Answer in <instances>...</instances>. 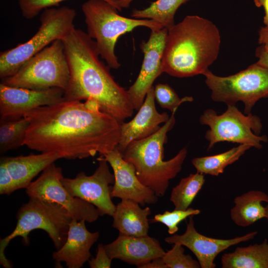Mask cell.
<instances>
[{
    "mask_svg": "<svg viewBox=\"0 0 268 268\" xmlns=\"http://www.w3.org/2000/svg\"><path fill=\"white\" fill-rule=\"evenodd\" d=\"M65 0H18V4L22 15L25 19H31L45 9L59 5ZM104 0L116 7L114 0Z\"/></svg>",
    "mask_w": 268,
    "mask_h": 268,
    "instance_id": "cell-31",
    "label": "cell"
},
{
    "mask_svg": "<svg viewBox=\"0 0 268 268\" xmlns=\"http://www.w3.org/2000/svg\"><path fill=\"white\" fill-rule=\"evenodd\" d=\"M221 37L217 26L198 15H187L168 29L162 72L177 77L203 75L217 59Z\"/></svg>",
    "mask_w": 268,
    "mask_h": 268,
    "instance_id": "cell-3",
    "label": "cell"
},
{
    "mask_svg": "<svg viewBox=\"0 0 268 268\" xmlns=\"http://www.w3.org/2000/svg\"><path fill=\"white\" fill-rule=\"evenodd\" d=\"M264 202H268V195L261 191L251 190L236 197L230 210L232 220L237 225L245 227L266 218Z\"/></svg>",
    "mask_w": 268,
    "mask_h": 268,
    "instance_id": "cell-22",
    "label": "cell"
},
{
    "mask_svg": "<svg viewBox=\"0 0 268 268\" xmlns=\"http://www.w3.org/2000/svg\"><path fill=\"white\" fill-rule=\"evenodd\" d=\"M85 222L71 219L65 243L52 255L57 264L65 262L68 268H80L89 260L90 249L98 240L99 233L89 231Z\"/></svg>",
    "mask_w": 268,
    "mask_h": 268,
    "instance_id": "cell-20",
    "label": "cell"
},
{
    "mask_svg": "<svg viewBox=\"0 0 268 268\" xmlns=\"http://www.w3.org/2000/svg\"><path fill=\"white\" fill-rule=\"evenodd\" d=\"M256 56L258 59L256 63L268 69V51L261 45L256 50Z\"/></svg>",
    "mask_w": 268,
    "mask_h": 268,
    "instance_id": "cell-33",
    "label": "cell"
},
{
    "mask_svg": "<svg viewBox=\"0 0 268 268\" xmlns=\"http://www.w3.org/2000/svg\"><path fill=\"white\" fill-rule=\"evenodd\" d=\"M139 203L131 200H122L117 205L112 216V226L119 234L136 237L148 235L151 214L149 207L141 208Z\"/></svg>",
    "mask_w": 268,
    "mask_h": 268,
    "instance_id": "cell-21",
    "label": "cell"
},
{
    "mask_svg": "<svg viewBox=\"0 0 268 268\" xmlns=\"http://www.w3.org/2000/svg\"><path fill=\"white\" fill-rule=\"evenodd\" d=\"M204 182V175L198 172L182 178L179 184L172 189L170 198L175 209H188Z\"/></svg>",
    "mask_w": 268,
    "mask_h": 268,
    "instance_id": "cell-27",
    "label": "cell"
},
{
    "mask_svg": "<svg viewBox=\"0 0 268 268\" xmlns=\"http://www.w3.org/2000/svg\"><path fill=\"white\" fill-rule=\"evenodd\" d=\"M257 7H263L265 10L264 23L265 26H268V0H254Z\"/></svg>",
    "mask_w": 268,
    "mask_h": 268,
    "instance_id": "cell-36",
    "label": "cell"
},
{
    "mask_svg": "<svg viewBox=\"0 0 268 268\" xmlns=\"http://www.w3.org/2000/svg\"><path fill=\"white\" fill-rule=\"evenodd\" d=\"M70 71L62 40H56L28 60L13 75L2 79L11 86L31 89L57 87L64 90Z\"/></svg>",
    "mask_w": 268,
    "mask_h": 268,
    "instance_id": "cell-8",
    "label": "cell"
},
{
    "mask_svg": "<svg viewBox=\"0 0 268 268\" xmlns=\"http://www.w3.org/2000/svg\"><path fill=\"white\" fill-rule=\"evenodd\" d=\"M29 122L23 145L61 158L104 155L119 143L121 123L92 99L64 100L36 108L24 116Z\"/></svg>",
    "mask_w": 268,
    "mask_h": 268,
    "instance_id": "cell-1",
    "label": "cell"
},
{
    "mask_svg": "<svg viewBox=\"0 0 268 268\" xmlns=\"http://www.w3.org/2000/svg\"><path fill=\"white\" fill-rule=\"evenodd\" d=\"M155 100L160 106L167 109L171 112L177 110L183 102H191L192 97L186 96L180 98L175 90L168 84L158 83L154 87Z\"/></svg>",
    "mask_w": 268,
    "mask_h": 268,
    "instance_id": "cell-28",
    "label": "cell"
},
{
    "mask_svg": "<svg viewBox=\"0 0 268 268\" xmlns=\"http://www.w3.org/2000/svg\"><path fill=\"white\" fill-rule=\"evenodd\" d=\"M193 216L189 217L184 233L174 234L166 237L164 241L169 244L178 243L187 247L195 255L201 268H214V260L221 252L232 246L254 239L258 233L253 231L228 239L209 237L196 229Z\"/></svg>",
    "mask_w": 268,
    "mask_h": 268,
    "instance_id": "cell-16",
    "label": "cell"
},
{
    "mask_svg": "<svg viewBox=\"0 0 268 268\" xmlns=\"http://www.w3.org/2000/svg\"><path fill=\"white\" fill-rule=\"evenodd\" d=\"M75 10L67 6L43 10L37 32L26 42L0 54V78L14 74L36 54L56 40H62L74 28Z\"/></svg>",
    "mask_w": 268,
    "mask_h": 268,
    "instance_id": "cell-7",
    "label": "cell"
},
{
    "mask_svg": "<svg viewBox=\"0 0 268 268\" xmlns=\"http://www.w3.org/2000/svg\"><path fill=\"white\" fill-rule=\"evenodd\" d=\"M65 90L54 87L31 89L0 84V118L17 119L32 110L65 100Z\"/></svg>",
    "mask_w": 268,
    "mask_h": 268,
    "instance_id": "cell-15",
    "label": "cell"
},
{
    "mask_svg": "<svg viewBox=\"0 0 268 268\" xmlns=\"http://www.w3.org/2000/svg\"><path fill=\"white\" fill-rule=\"evenodd\" d=\"M152 86L146 94L144 102L134 118L121 124L120 137L117 147L122 153L132 141L149 137L157 132L160 125L170 118L166 112L159 113L156 108Z\"/></svg>",
    "mask_w": 268,
    "mask_h": 268,
    "instance_id": "cell-18",
    "label": "cell"
},
{
    "mask_svg": "<svg viewBox=\"0 0 268 268\" xmlns=\"http://www.w3.org/2000/svg\"><path fill=\"white\" fill-rule=\"evenodd\" d=\"M62 40L70 71L65 100H93L121 123L131 117L134 109L127 90L115 80L110 67L100 59L95 41L75 28Z\"/></svg>",
    "mask_w": 268,
    "mask_h": 268,
    "instance_id": "cell-2",
    "label": "cell"
},
{
    "mask_svg": "<svg viewBox=\"0 0 268 268\" xmlns=\"http://www.w3.org/2000/svg\"><path fill=\"white\" fill-rule=\"evenodd\" d=\"M134 0H114L116 7L118 11L122 8H128Z\"/></svg>",
    "mask_w": 268,
    "mask_h": 268,
    "instance_id": "cell-37",
    "label": "cell"
},
{
    "mask_svg": "<svg viewBox=\"0 0 268 268\" xmlns=\"http://www.w3.org/2000/svg\"><path fill=\"white\" fill-rule=\"evenodd\" d=\"M191 0H157L142 9H133L131 16L137 19L153 20L167 29L174 24V16L178 8Z\"/></svg>",
    "mask_w": 268,
    "mask_h": 268,
    "instance_id": "cell-25",
    "label": "cell"
},
{
    "mask_svg": "<svg viewBox=\"0 0 268 268\" xmlns=\"http://www.w3.org/2000/svg\"><path fill=\"white\" fill-rule=\"evenodd\" d=\"M104 248L111 259H119L139 268L153 259L162 257L165 253L158 240L148 235L136 237L119 234Z\"/></svg>",
    "mask_w": 268,
    "mask_h": 268,
    "instance_id": "cell-19",
    "label": "cell"
},
{
    "mask_svg": "<svg viewBox=\"0 0 268 268\" xmlns=\"http://www.w3.org/2000/svg\"><path fill=\"white\" fill-rule=\"evenodd\" d=\"M112 167L115 178L112 187V198L131 200L141 205L154 204L158 197L151 189L144 185L138 179L134 166L126 161L117 146L112 151L100 155Z\"/></svg>",
    "mask_w": 268,
    "mask_h": 268,
    "instance_id": "cell-17",
    "label": "cell"
},
{
    "mask_svg": "<svg viewBox=\"0 0 268 268\" xmlns=\"http://www.w3.org/2000/svg\"><path fill=\"white\" fill-rule=\"evenodd\" d=\"M167 33L165 28L151 31L147 41L140 45L143 54L141 67L135 81L127 90L134 110L139 109L154 81L163 73L162 59Z\"/></svg>",
    "mask_w": 268,
    "mask_h": 268,
    "instance_id": "cell-14",
    "label": "cell"
},
{
    "mask_svg": "<svg viewBox=\"0 0 268 268\" xmlns=\"http://www.w3.org/2000/svg\"><path fill=\"white\" fill-rule=\"evenodd\" d=\"M140 268H168L162 257L153 259L149 262L143 265Z\"/></svg>",
    "mask_w": 268,
    "mask_h": 268,
    "instance_id": "cell-35",
    "label": "cell"
},
{
    "mask_svg": "<svg viewBox=\"0 0 268 268\" xmlns=\"http://www.w3.org/2000/svg\"><path fill=\"white\" fill-rule=\"evenodd\" d=\"M17 224L13 231L0 240V264L5 268L12 267L4 250L9 242L17 236L22 238V242L29 245L28 235L36 229H41L48 234L57 250L65 243L72 219L67 211L61 205L44 201L38 198H29L18 209Z\"/></svg>",
    "mask_w": 268,
    "mask_h": 268,
    "instance_id": "cell-6",
    "label": "cell"
},
{
    "mask_svg": "<svg viewBox=\"0 0 268 268\" xmlns=\"http://www.w3.org/2000/svg\"><path fill=\"white\" fill-rule=\"evenodd\" d=\"M112 260L108 255L104 245L100 243L98 246L96 257L88 262L91 268H110Z\"/></svg>",
    "mask_w": 268,
    "mask_h": 268,
    "instance_id": "cell-32",
    "label": "cell"
},
{
    "mask_svg": "<svg viewBox=\"0 0 268 268\" xmlns=\"http://www.w3.org/2000/svg\"><path fill=\"white\" fill-rule=\"evenodd\" d=\"M183 246L175 243L171 249L165 252L162 258L168 268H201L198 261L193 259L190 255L184 253Z\"/></svg>",
    "mask_w": 268,
    "mask_h": 268,
    "instance_id": "cell-30",
    "label": "cell"
},
{
    "mask_svg": "<svg viewBox=\"0 0 268 268\" xmlns=\"http://www.w3.org/2000/svg\"><path fill=\"white\" fill-rule=\"evenodd\" d=\"M97 160L99 165L92 175L87 176L80 172L74 178L63 177L62 183L73 197L93 204L100 216H112L116 205L112 201L110 185L114 183V175L110 171L106 160L100 156Z\"/></svg>",
    "mask_w": 268,
    "mask_h": 268,
    "instance_id": "cell-12",
    "label": "cell"
},
{
    "mask_svg": "<svg viewBox=\"0 0 268 268\" xmlns=\"http://www.w3.org/2000/svg\"><path fill=\"white\" fill-rule=\"evenodd\" d=\"M251 147L247 144H239L219 154L194 158L192 163L197 172L217 176L223 173L227 166L238 160Z\"/></svg>",
    "mask_w": 268,
    "mask_h": 268,
    "instance_id": "cell-24",
    "label": "cell"
},
{
    "mask_svg": "<svg viewBox=\"0 0 268 268\" xmlns=\"http://www.w3.org/2000/svg\"><path fill=\"white\" fill-rule=\"evenodd\" d=\"M259 44L268 51V26L261 28L259 31Z\"/></svg>",
    "mask_w": 268,
    "mask_h": 268,
    "instance_id": "cell-34",
    "label": "cell"
},
{
    "mask_svg": "<svg viewBox=\"0 0 268 268\" xmlns=\"http://www.w3.org/2000/svg\"><path fill=\"white\" fill-rule=\"evenodd\" d=\"M59 159L60 155L55 152L1 157L0 194L9 195L17 190L26 189L34 178Z\"/></svg>",
    "mask_w": 268,
    "mask_h": 268,
    "instance_id": "cell-13",
    "label": "cell"
},
{
    "mask_svg": "<svg viewBox=\"0 0 268 268\" xmlns=\"http://www.w3.org/2000/svg\"><path fill=\"white\" fill-rule=\"evenodd\" d=\"M81 9L87 33L95 40L100 57L110 68L115 69L121 66L115 47L121 35L140 26L147 27L151 31L163 28L153 20L121 16L116 7L104 0H88L82 4Z\"/></svg>",
    "mask_w": 268,
    "mask_h": 268,
    "instance_id": "cell-5",
    "label": "cell"
},
{
    "mask_svg": "<svg viewBox=\"0 0 268 268\" xmlns=\"http://www.w3.org/2000/svg\"><path fill=\"white\" fill-rule=\"evenodd\" d=\"M211 90V99L227 105L242 101L244 113L249 114L256 103L268 97V69L256 63L234 74L220 76L209 69L203 74Z\"/></svg>",
    "mask_w": 268,
    "mask_h": 268,
    "instance_id": "cell-9",
    "label": "cell"
},
{
    "mask_svg": "<svg viewBox=\"0 0 268 268\" xmlns=\"http://www.w3.org/2000/svg\"><path fill=\"white\" fill-rule=\"evenodd\" d=\"M265 207L266 208V218H267L268 222V202Z\"/></svg>",
    "mask_w": 268,
    "mask_h": 268,
    "instance_id": "cell-38",
    "label": "cell"
},
{
    "mask_svg": "<svg viewBox=\"0 0 268 268\" xmlns=\"http://www.w3.org/2000/svg\"><path fill=\"white\" fill-rule=\"evenodd\" d=\"M62 169L53 163L46 167L39 177L26 189L29 198L57 203L68 213L72 219L92 223L100 216L92 204L71 195L62 183Z\"/></svg>",
    "mask_w": 268,
    "mask_h": 268,
    "instance_id": "cell-11",
    "label": "cell"
},
{
    "mask_svg": "<svg viewBox=\"0 0 268 268\" xmlns=\"http://www.w3.org/2000/svg\"><path fill=\"white\" fill-rule=\"evenodd\" d=\"M29 126L24 117L0 119V153L2 154L23 146Z\"/></svg>",
    "mask_w": 268,
    "mask_h": 268,
    "instance_id": "cell-26",
    "label": "cell"
},
{
    "mask_svg": "<svg viewBox=\"0 0 268 268\" xmlns=\"http://www.w3.org/2000/svg\"><path fill=\"white\" fill-rule=\"evenodd\" d=\"M200 122L209 128L205 136L209 142L208 150L216 143L224 141L259 149L262 146L261 142L268 140L267 136L258 135L262 128L260 118L251 113L243 114L235 105H227V110L220 115L212 109L206 110Z\"/></svg>",
    "mask_w": 268,
    "mask_h": 268,
    "instance_id": "cell-10",
    "label": "cell"
},
{
    "mask_svg": "<svg viewBox=\"0 0 268 268\" xmlns=\"http://www.w3.org/2000/svg\"><path fill=\"white\" fill-rule=\"evenodd\" d=\"M176 111L172 112L168 121L157 132L147 138L132 141L122 153L123 158L134 166L140 182L157 197L165 195L170 180L181 170L187 155V148L184 147L172 158L163 160L164 145L168 132L175 123Z\"/></svg>",
    "mask_w": 268,
    "mask_h": 268,
    "instance_id": "cell-4",
    "label": "cell"
},
{
    "mask_svg": "<svg viewBox=\"0 0 268 268\" xmlns=\"http://www.w3.org/2000/svg\"><path fill=\"white\" fill-rule=\"evenodd\" d=\"M201 210L189 207L186 210L174 209L172 211H165L163 213L157 214L149 220L151 223L160 222L168 228V232L170 235L175 234L178 230V224L188 217L196 215L200 213Z\"/></svg>",
    "mask_w": 268,
    "mask_h": 268,
    "instance_id": "cell-29",
    "label": "cell"
},
{
    "mask_svg": "<svg viewBox=\"0 0 268 268\" xmlns=\"http://www.w3.org/2000/svg\"><path fill=\"white\" fill-rule=\"evenodd\" d=\"M222 268H268V242L237 247L234 251L223 254Z\"/></svg>",
    "mask_w": 268,
    "mask_h": 268,
    "instance_id": "cell-23",
    "label": "cell"
}]
</instances>
